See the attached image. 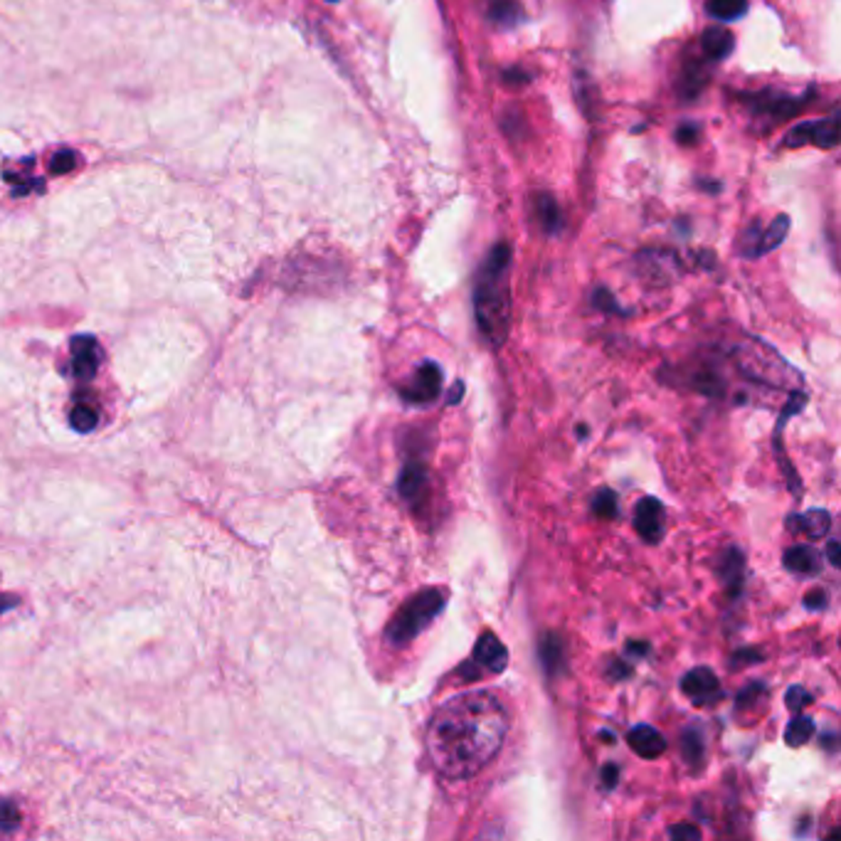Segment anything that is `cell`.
<instances>
[{
  "instance_id": "obj_1",
  "label": "cell",
  "mask_w": 841,
  "mask_h": 841,
  "mask_svg": "<svg viewBox=\"0 0 841 841\" xmlns=\"http://www.w3.org/2000/svg\"><path fill=\"white\" fill-rule=\"evenodd\" d=\"M506 732L504 704L487 691H469L434 711L425 732L427 758L442 778H474L496 758Z\"/></svg>"
},
{
  "instance_id": "obj_2",
  "label": "cell",
  "mask_w": 841,
  "mask_h": 841,
  "mask_svg": "<svg viewBox=\"0 0 841 841\" xmlns=\"http://www.w3.org/2000/svg\"><path fill=\"white\" fill-rule=\"evenodd\" d=\"M508 267H511V244H494L474 287V317L481 335L491 344V348H501L506 344L511 326Z\"/></svg>"
},
{
  "instance_id": "obj_3",
  "label": "cell",
  "mask_w": 841,
  "mask_h": 841,
  "mask_svg": "<svg viewBox=\"0 0 841 841\" xmlns=\"http://www.w3.org/2000/svg\"><path fill=\"white\" fill-rule=\"evenodd\" d=\"M442 609V590H422V592H417L390 619L388 629H385V642L392 644V647H405V644H410L425 632L427 624L432 622Z\"/></svg>"
},
{
  "instance_id": "obj_4",
  "label": "cell",
  "mask_w": 841,
  "mask_h": 841,
  "mask_svg": "<svg viewBox=\"0 0 841 841\" xmlns=\"http://www.w3.org/2000/svg\"><path fill=\"white\" fill-rule=\"evenodd\" d=\"M814 144L819 148H836L839 144V117L834 114L822 121H802L785 136L787 148Z\"/></svg>"
},
{
  "instance_id": "obj_5",
  "label": "cell",
  "mask_w": 841,
  "mask_h": 841,
  "mask_svg": "<svg viewBox=\"0 0 841 841\" xmlns=\"http://www.w3.org/2000/svg\"><path fill=\"white\" fill-rule=\"evenodd\" d=\"M787 232H789V217L787 215H778L765 230L760 225H752L748 232H742L741 252L745 257H751V260L762 257V254L778 250L782 240L787 237Z\"/></svg>"
},
{
  "instance_id": "obj_6",
  "label": "cell",
  "mask_w": 841,
  "mask_h": 841,
  "mask_svg": "<svg viewBox=\"0 0 841 841\" xmlns=\"http://www.w3.org/2000/svg\"><path fill=\"white\" fill-rule=\"evenodd\" d=\"M442 390V371L437 363H422L415 371L412 380L407 383L405 388L400 390V395L412 405H430Z\"/></svg>"
},
{
  "instance_id": "obj_7",
  "label": "cell",
  "mask_w": 841,
  "mask_h": 841,
  "mask_svg": "<svg viewBox=\"0 0 841 841\" xmlns=\"http://www.w3.org/2000/svg\"><path fill=\"white\" fill-rule=\"evenodd\" d=\"M634 528L649 545H657L664 538V506H661L659 498L647 496L637 504Z\"/></svg>"
},
{
  "instance_id": "obj_8",
  "label": "cell",
  "mask_w": 841,
  "mask_h": 841,
  "mask_svg": "<svg viewBox=\"0 0 841 841\" xmlns=\"http://www.w3.org/2000/svg\"><path fill=\"white\" fill-rule=\"evenodd\" d=\"M681 691H684L686 696L694 698L698 705L713 704L715 698L721 696L718 676H715L711 669H705V666H698V669L688 671L686 676L681 678Z\"/></svg>"
},
{
  "instance_id": "obj_9",
  "label": "cell",
  "mask_w": 841,
  "mask_h": 841,
  "mask_svg": "<svg viewBox=\"0 0 841 841\" xmlns=\"http://www.w3.org/2000/svg\"><path fill=\"white\" fill-rule=\"evenodd\" d=\"M506 661H508V651L506 647L501 644L494 632H484L479 637V642L474 647V666H481V669H487L488 674H501V671L506 669Z\"/></svg>"
},
{
  "instance_id": "obj_10",
  "label": "cell",
  "mask_w": 841,
  "mask_h": 841,
  "mask_svg": "<svg viewBox=\"0 0 841 841\" xmlns=\"http://www.w3.org/2000/svg\"><path fill=\"white\" fill-rule=\"evenodd\" d=\"M748 104H751L755 111H762V114H770L772 118H792L797 117L802 109L807 107L805 97H768V94H758V97H748Z\"/></svg>"
},
{
  "instance_id": "obj_11",
  "label": "cell",
  "mask_w": 841,
  "mask_h": 841,
  "mask_svg": "<svg viewBox=\"0 0 841 841\" xmlns=\"http://www.w3.org/2000/svg\"><path fill=\"white\" fill-rule=\"evenodd\" d=\"M627 742H629V748H632L639 758L647 760L659 758L661 752L666 751L664 735H661L657 728H651V725H637V728H632L629 735H627Z\"/></svg>"
},
{
  "instance_id": "obj_12",
  "label": "cell",
  "mask_w": 841,
  "mask_h": 841,
  "mask_svg": "<svg viewBox=\"0 0 841 841\" xmlns=\"http://www.w3.org/2000/svg\"><path fill=\"white\" fill-rule=\"evenodd\" d=\"M829 524H832V518H829V514L822 511V508H814V511H807V514L789 515V518H787L789 531H792V534L807 535V538H822V535H827Z\"/></svg>"
},
{
  "instance_id": "obj_13",
  "label": "cell",
  "mask_w": 841,
  "mask_h": 841,
  "mask_svg": "<svg viewBox=\"0 0 841 841\" xmlns=\"http://www.w3.org/2000/svg\"><path fill=\"white\" fill-rule=\"evenodd\" d=\"M785 565L799 575H814L822 568V553L812 545H792L785 551Z\"/></svg>"
},
{
  "instance_id": "obj_14",
  "label": "cell",
  "mask_w": 841,
  "mask_h": 841,
  "mask_svg": "<svg viewBox=\"0 0 841 841\" xmlns=\"http://www.w3.org/2000/svg\"><path fill=\"white\" fill-rule=\"evenodd\" d=\"M74 375L77 378H91L99 365V345L94 338L84 335L74 341Z\"/></svg>"
},
{
  "instance_id": "obj_15",
  "label": "cell",
  "mask_w": 841,
  "mask_h": 841,
  "mask_svg": "<svg viewBox=\"0 0 841 841\" xmlns=\"http://www.w3.org/2000/svg\"><path fill=\"white\" fill-rule=\"evenodd\" d=\"M732 35L725 27H708L701 35V50L708 60H725L732 52Z\"/></svg>"
},
{
  "instance_id": "obj_16",
  "label": "cell",
  "mask_w": 841,
  "mask_h": 841,
  "mask_svg": "<svg viewBox=\"0 0 841 841\" xmlns=\"http://www.w3.org/2000/svg\"><path fill=\"white\" fill-rule=\"evenodd\" d=\"M535 210H538V220H541V225L545 232H551V235L561 232L562 213H561V208H558V203H555L553 195H548V193H538V195H535Z\"/></svg>"
},
{
  "instance_id": "obj_17",
  "label": "cell",
  "mask_w": 841,
  "mask_h": 841,
  "mask_svg": "<svg viewBox=\"0 0 841 841\" xmlns=\"http://www.w3.org/2000/svg\"><path fill=\"white\" fill-rule=\"evenodd\" d=\"M705 84H708V72H705L704 64H684V74H681V94H684V99H696L698 94L705 90Z\"/></svg>"
},
{
  "instance_id": "obj_18",
  "label": "cell",
  "mask_w": 841,
  "mask_h": 841,
  "mask_svg": "<svg viewBox=\"0 0 841 841\" xmlns=\"http://www.w3.org/2000/svg\"><path fill=\"white\" fill-rule=\"evenodd\" d=\"M541 661L548 674H555L565 664V647L558 634H545L541 639Z\"/></svg>"
},
{
  "instance_id": "obj_19",
  "label": "cell",
  "mask_w": 841,
  "mask_h": 841,
  "mask_svg": "<svg viewBox=\"0 0 841 841\" xmlns=\"http://www.w3.org/2000/svg\"><path fill=\"white\" fill-rule=\"evenodd\" d=\"M705 10L718 23H731V20L741 18L748 10V0H708Z\"/></svg>"
},
{
  "instance_id": "obj_20",
  "label": "cell",
  "mask_w": 841,
  "mask_h": 841,
  "mask_svg": "<svg viewBox=\"0 0 841 841\" xmlns=\"http://www.w3.org/2000/svg\"><path fill=\"white\" fill-rule=\"evenodd\" d=\"M427 484V471L420 464H407L402 474H400V494L405 498H417V494L425 488Z\"/></svg>"
},
{
  "instance_id": "obj_21",
  "label": "cell",
  "mask_w": 841,
  "mask_h": 841,
  "mask_svg": "<svg viewBox=\"0 0 841 841\" xmlns=\"http://www.w3.org/2000/svg\"><path fill=\"white\" fill-rule=\"evenodd\" d=\"M488 18L501 27H514L521 20V10H518L514 0H491Z\"/></svg>"
},
{
  "instance_id": "obj_22",
  "label": "cell",
  "mask_w": 841,
  "mask_h": 841,
  "mask_svg": "<svg viewBox=\"0 0 841 841\" xmlns=\"http://www.w3.org/2000/svg\"><path fill=\"white\" fill-rule=\"evenodd\" d=\"M812 735H814L812 718H809V715H795V718L789 721V725H787L785 741H787V745L797 748V745H805Z\"/></svg>"
},
{
  "instance_id": "obj_23",
  "label": "cell",
  "mask_w": 841,
  "mask_h": 841,
  "mask_svg": "<svg viewBox=\"0 0 841 841\" xmlns=\"http://www.w3.org/2000/svg\"><path fill=\"white\" fill-rule=\"evenodd\" d=\"M592 508H595V514L600 515V518H615V515H617V494H615V491H609V488L600 491V494L595 496V501H592Z\"/></svg>"
},
{
  "instance_id": "obj_24",
  "label": "cell",
  "mask_w": 841,
  "mask_h": 841,
  "mask_svg": "<svg viewBox=\"0 0 841 841\" xmlns=\"http://www.w3.org/2000/svg\"><path fill=\"white\" fill-rule=\"evenodd\" d=\"M97 420H99V412L94 410L91 405H77L72 412V422L77 430H91V427L97 425Z\"/></svg>"
},
{
  "instance_id": "obj_25",
  "label": "cell",
  "mask_w": 841,
  "mask_h": 841,
  "mask_svg": "<svg viewBox=\"0 0 841 841\" xmlns=\"http://www.w3.org/2000/svg\"><path fill=\"white\" fill-rule=\"evenodd\" d=\"M704 755V741H701V735L696 731H688L684 735V758L688 762H698Z\"/></svg>"
},
{
  "instance_id": "obj_26",
  "label": "cell",
  "mask_w": 841,
  "mask_h": 841,
  "mask_svg": "<svg viewBox=\"0 0 841 841\" xmlns=\"http://www.w3.org/2000/svg\"><path fill=\"white\" fill-rule=\"evenodd\" d=\"M809 704H812V696H809L802 686H792L787 691V705H789L792 711H802V708Z\"/></svg>"
},
{
  "instance_id": "obj_27",
  "label": "cell",
  "mask_w": 841,
  "mask_h": 841,
  "mask_svg": "<svg viewBox=\"0 0 841 841\" xmlns=\"http://www.w3.org/2000/svg\"><path fill=\"white\" fill-rule=\"evenodd\" d=\"M74 165H77V156L72 151H60V154L52 158V165H50V171L52 173H67L72 171Z\"/></svg>"
},
{
  "instance_id": "obj_28",
  "label": "cell",
  "mask_w": 841,
  "mask_h": 841,
  "mask_svg": "<svg viewBox=\"0 0 841 841\" xmlns=\"http://www.w3.org/2000/svg\"><path fill=\"white\" fill-rule=\"evenodd\" d=\"M669 834L674 836V839H688V841L701 839V829L694 827V824H676V827H671Z\"/></svg>"
},
{
  "instance_id": "obj_29",
  "label": "cell",
  "mask_w": 841,
  "mask_h": 841,
  "mask_svg": "<svg viewBox=\"0 0 841 841\" xmlns=\"http://www.w3.org/2000/svg\"><path fill=\"white\" fill-rule=\"evenodd\" d=\"M698 134H701V128L694 127V124H684V127L676 131V138L681 141V144L694 146L698 141Z\"/></svg>"
},
{
  "instance_id": "obj_30",
  "label": "cell",
  "mask_w": 841,
  "mask_h": 841,
  "mask_svg": "<svg viewBox=\"0 0 841 841\" xmlns=\"http://www.w3.org/2000/svg\"><path fill=\"white\" fill-rule=\"evenodd\" d=\"M18 824V812H15V807L5 805L0 809V827L3 829H13Z\"/></svg>"
},
{
  "instance_id": "obj_31",
  "label": "cell",
  "mask_w": 841,
  "mask_h": 841,
  "mask_svg": "<svg viewBox=\"0 0 841 841\" xmlns=\"http://www.w3.org/2000/svg\"><path fill=\"white\" fill-rule=\"evenodd\" d=\"M824 602H827V595H824L822 590H814V592L805 597V605L809 609H819V607H824Z\"/></svg>"
},
{
  "instance_id": "obj_32",
  "label": "cell",
  "mask_w": 841,
  "mask_h": 841,
  "mask_svg": "<svg viewBox=\"0 0 841 841\" xmlns=\"http://www.w3.org/2000/svg\"><path fill=\"white\" fill-rule=\"evenodd\" d=\"M617 778H619V768H617V765H607V768L602 770V782H607V787H615Z\"/></svg>"
},
{
  "instance_id": "obj_33",
  "label": "cell",
  "mask_w": 841,
  "mask_h": 841,
  "mask_svg": "<svg viewBox=\"0 0 841 841\" xmlns=\"http://www.w3.org/2000/svg\"><path fill=\"white\" fill-rule=\"evenodd\" d=\"M839 548H841V545H839V543H836V541L829 543V548H827V555H829V562H832L834 568H839V565H841Z\"/></svg>"
},
{
  "instance_id": "obj_34",
  "label": "cell",
  "mask_w": 841,
  "mask_h": 841,
  "mask_svg": "<svg viewBox=\"0 0 841 841\" xmlns=\"http://www.w3.org/2000/svg\"><path fill=\"white\" fill-rule=\"evenodd\" d=\"M461 392H464V383H461V380H457V383H454L452 395H449V398H447V400H449V402H452V405H454V402H459V400H461Z\"/></svg>"
},
{
  "instance_id": "obj_35",
  "label": "cell",
  "mask_w": 841,
  "mask_h": 841,
  "mask_svg": "<svg viewBox=\"0 0 841 841\" xmlns=\"http://www.w3.org/2000/svg\"><path fill=\"white\" fill-rule=\"evenodd\" d=\"M328 3H338V0H328Z\"/></svg>"
}]
</instances>
